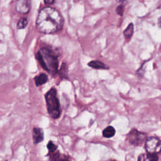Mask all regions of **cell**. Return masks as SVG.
I'll return each instance as SVG.
<instances>
[{
	"label": "cell",
	"mask_w": 161,
	"mask_h": 161,
	"mask_svg": "<svg viewBox=\"0 0 161 161\" xmlns=\"http://www.w3.org/2000/svg\"><path fill=\"white\" fill-rule=\"evenodd\" d=\"M45 98L49 115L54 119L59 118L60 116L61 110L56 89L54 88H51L45 94Z\"/></svg>",
	"instance_id": "3"
},
{
	"label": "cell",
	"mask_w": 161,
	"mask_h": 161,
	"mask_svg": "<svg viewBox=\"0 0 161 161\" xmlns=\"http://www.w3.org/2000/svg\"><path fill=\"white\" fill-rule=\"evenodd\" d=\"M147 135L145 133L139 132L136 129H133L127 135V140L130 144L135 146L141 145L146 140Z\"/></svg>",
	"instance_id": "4"
},
{
	"label": "cell",
	"mask_w": 161,
	"mask_h": 161,
	"mask_svg": "<svg viewBox=\"0 0 161 161\" xmlns=\"http://www.w3.org/2000/svg\"><path fill=\"white\" fill-rule=\"evenodd\" d=\"M47 148L50 153H54L57 149V146L54 142L50 141L47 144Z\"/></svg>",
	"instance_id": "15"
},
{
	"label": "cell",
	"mask_w": 161,
	"mask_h": 161,
	"mask_svg": "<svg viewBox=\"0 0 161 161\" xmlns=\"http://www.w3.org/2000/svg\"><path fill=\"white\" fill-rule=\"evenodd\" d=\"M35 83L36 84V86L37 87L40 86L43 84H44L45 83H46L48 81V76H47V74H44V73H41L39 75L37 76L35 78Z\"/></svg>",
	"instance_id": "9"
},
{
	"label": "cell",
	"mask_w": 161,
	"mask_h": 161,
	"mask_svg": "<svg viewBox=\"0 0 161 161\" xmlns=\"http://www.w3.org/2000/svg\"><path fill=\"white\" fill-rule=\"evenodd\" d=\"M30 9V3L26 0H19L15 4V10L17 12L21 14H26Z\"/></svg>",
	"instance_id": "6"
},
{
	"label": "cell",
	"mask_w": 161,
	"mask_h": 161,
	"mask_svg": "<svg viewBox=\"0 0 161 161\" xmlns=\"http://www.w3.org/2000/svg\"><path fill=\"white\" fill-rule=\"evenodd\" d=\"M44 139V131L40 128L35 127L33 129V141L34 144L42 142Z\"/></svg>",
	"instance_id": "7"
},
{
	"label": "cell",
	"mask_w": 161,
	"mask_h": 161,
	"mask_svg": "<svg viewBox=\"0 0 161 161\" xmlns=\"http://www.w3.org/2000/svg\"><path fill=\"white\" fill-rule=\"evenodd\" d=\"M88 65L95 69H108L109 67H108L105 64L100 61V60H92L89 62Z\"/></svg>",
	"instance_id": "8"
},
{
	"label": "cell",
	"mask_w": 161,
	"mask_h": 161,
	"mask_svg": "<svg viewBox=\"0 0 161 161\" xmlns=\"http://www.w3.org/2000/svg\"><path fill=\"white\" fill-rule=\"evenodd\" d=\"M58 161H69L67 159H58Z\"/></svg>",
	"instance_id": "19"
},
{
	"label": "cell",
	"mask_w": 161,
	"mask_h": 161,
	"mask_svg": "<svg viewBox=\"0 0 161 161\" xmlns=\"http://www.w3.org/2000/svg\"><path fill=\"white\" fill-rule=\"evenodd\" d=\"M111 161H115V160H111Z\"/></svg>",
	"instance_id": "20"
},
{
	"label": "cell",
	"mask_w": 161,
	"mask_h": 161,
	"mask_svg": "<svg viewBox=\"0 0 161 161\" xmlns=\"http://www.w3.org/2000/svg\"><path fill=\"white\" fill-rule=\"evenodd\" d=\"M116 13H117L118 15H120V16H121V17L123 16V12H124V8H123V5H119V6H118V7H116Z\"/></svg>",
	"instance_id": "16"
},
{
	"label": "cell",
	"mask_w": 161,
	"mask_h": 161,
	"mask_svg": "<svg viewBox=\"0 0 161 161\" xmlns=\"http://www.w3.org/2000/svg\"><path fill=\"white\" fill-rule=\"evenodd\" d=\"M54 3H55V1H53V0H45L44 1V3L47 5H51Z\"/></svg>",
	"instance_id": "17"
},
{
	"label": "cell",
	"mask_w": 161,
	"mask_h": 161,
	"mask_svg": "<svg viewBox=\"0 0 161 161\" xmlns=\"http://www.w3.org/2000/svg\"><path fill=\"white\" fill-rule=\"evenodd\" d=\"M158 25L160 27H161V17L158 19Z\"/></svg>",
	"instance_id": "18"
},
{
	"label": "cell",
	"mask_w": 161,
	"mask_h": 161,
	"mask_svg": "<svg viewBox=\"0 0 161 161\" xmlns=\"http://www.w3.org/2000/svg\"><path fill=\"white\" fill-rule=\"evenodd\" d=\"M59 73L60 74V76L65 78L67 77V74H68V67L66 66V64L65 63H63L62 64V66L60 68V71H59Z\"/></svg>",
	"instance_id": "13"
},
{
	"label": "cell",
	"mask_w": 161,
	"mask_h": 161,
	"mask_svg": "<svg viewBox=\"0 0 161 161\" xmlns=\"http://www.w3.org/2000/svg\"><path fill=\"white\" fill-rule=\"evenodd\" d=\"M115 128L111 126H109L103 131V136L105 138H111L115 135Z\"/></svg>",
	"instance_id": "11"
},
{
	"label": "cell",
	"mask_w": 161,
	"mask_h": 161,
	"mask_svg": "<svg viewBox=\"0 0 161 161\" xmlns=\"http://www.w3.org/2000/svg\"><path fill=\"white\" fill-rule=\"evenodd\" d=\"M134 31V24L131 23L123 31V35L127 41H130V39L133 36Z\"/></svg>",
	"instance_id": "10"
},
{
	"label": "cell",
	"mask_w": 161,
	"mask_h": 161,
	"mask_svg": "<svg viewBox=\"0 0 161 161\" xmlns=\"http://www.w3.org/2000/svg\"><path fill=\"white\" fill-rule=\"evenodd\" d=\"M28 25V20L26 18H21L18 23H17V28L18 30H21V29H23L25 28Z\"/></svg>",
	"instance_id": "12"
},
{
	"label": "cell",
	"mask_w": 161,
	"mask_h": 161,
	"mask_svg": "<svg viewBox=\"0 0 161 161\" xmlns=\"http://www.w3.org/2000/svg\"><path fill=\"white\" fill-rule=\"evenodd\" d=\"M64 21L62 16L55 8L46 7L39 11L36 26L42 34H50L62 30Z\"/></svg>",
	"instance_id": "1"
},
{
	"label": "cell",
	"mask_w": 161,
	"mask_h": 161,
	"mask_svg": "<svg viewBox=\"0 0 161 161\" xmlns=\"http://www.w3.org/2000/svg\"><path fill=\"white\" fill-rule=\"evenodd\" d=\"M145 148L148 154H157L160 152L161 140L157 137H149L145 140Z\"/></svg>",
	"instance_id": "5"
},
{
	"label": "cell",
	"mask_w": 161,
	"mask_h": 161,
	"mask_svg": "<svg viewBox=\"0 0 161 161\" xmlns=\"http://www.w3.org/2000/svg\"><path fill=\"white\" fill-rule=\"evenodd\" d=\"M36 59L42 68L52 76L58 72L59 60L55 52L49 48L43 47L36 54Z\"/></svg>",
	"instance_id": "2"
},
{
	"label": "cell",
	"mask_w": 161,
	"mask_h": 161,
	"mask_svg": "<svg viewBox=\"0 0 161 161\" xmlns=\"http://www.w3.org/2000/svg\"><path fill=\"white\" fill-rule=\"evenodd\" d=\"M160 152H161V150H160Z\"/></svg>",
	"instance_id": "21"
},
{
	"label": "cell",
	"mask_w": 161,
	"mask_h": 161,
	"mask_svg": "<svg viewBox=\"0 0 161 161\" xmlns=\"http://www.w3.org/2000/svg\"><path fill=\"white\" fill-rule=\"evenodd\" d=\"M159 157L157 154H148L144 161H158Z\"/></svg>",
	"instance_id": "14"
}]
</instances>
